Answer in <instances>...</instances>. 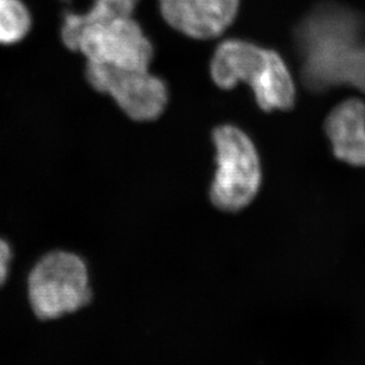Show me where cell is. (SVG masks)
<instances>
[{
	"instance_id": "cell-1",
	"label": "cell",
	"mask_w": 365,
	"mask_h": 365,
	"mask_svg": "<svg viewBox=\"0 0 365 365\" xmlns=\"http://www.w3.org/2000/svg\"><path fill=\"white\" fill-rule=\"evenodd\" d=\"M363 21L352 11L323 5L309 14L295 31L302 58V80L313 93L346 85L349 71L365 41Z\"/></svg>"
},
{
	"instance_id": "cell-2",
	"label": "cell",
	"mask_w": 365,
	"mask_h": 365,
	"mask_svg": "<svg viewBox=\"0 0 365 365\" xmlns=\"http://www.w3.org/2000/svg\"><path fill=\"white\" fill-rule=\"evenodd\" d=\"M212 81L222 89L245 82L253 89L264 112L288 110L294 106L295 86L280 55L242 39H228L215 51L210 66Z\"/></svg>"
},
{
	"instance_id": "cell-3",
	"label": "cell",
	"mask_w": 365,
	"mask_h": 365,
	"mask_svg": "<svg viewBox=\"0 0 365 365\" xmlns=\"http://www.w3.org/2000/svg\"><path fill=\"white\" fill-rule=\"evenodd\" d=\"M28 298L34 314L44 322L80 312L94 298L88 264L69 250L44 254L29 274Z\"/></svg>"
},
{
	"instance_id": "cell-4",
	"label": "cell",
	"mask_w": 365,
	"mask_h": 365,
	"mask_svg": "<svg viewBox=\"0 0 365 365\" xmlns=\"http://www.w3.org/2000/svg\"><path fill=\"white\" fill-rule=\"evenodd\" d=\"M217 171L210 200L222 211L237 212L257 197L261 184L260 159L253 141L232 125L215 128Z\"/></svg>"
},
{
	"instance_id": "cell-5",
	"label": "cell",
	"mask_w": 365,
	"mask_h": 365,
	"mask_svg": "<svg viewBox=\"0 0 365 365\" xmlns=\"http://www.w3.org/2000/svg\"><path fill=\"white\" fill-rule=\"evenodd\" d=\"M76 51L91 63L123 69H144L153 57V46L132 17L95 21L81 29Z\"/></svg>"
},
{
	"instance_id": "cell-6",
	"label": "cell",
	"mask_w": 365,
	"mask_h": 365,
	"mask_svg": "<svg viewBox=\"0 0 365 365\" xmlns=\"http://www.w3.org/2000/svg\"><path fill=\"white\" fill-rule=\"evenodd\" d=\"M86 78L95 91L110 95L126 115L135 121L157 119L169 101L165 82L144 69H123L88 62Z\"/></svg>"
},
{
	"instance_id": "cell-7",
	"label": "cell",
	"mask_w": 365,
	"mask_h": 365,
	"mask_svg": "<svg viewBox=\"0 0 365 365\" xmlns=\"http://www.w3.org/2000/svg\"><path fill=\"white\" fill-rule=\"evenodd\" d=\"M240 0H159L164 21L195 39H212L223 34L239 14Z\"/></svg>"
},
{
	"instance_id": "cell-8",
	"label": "cell",
	"mask_w": 365,
	"mask_h": 365,
	"mask_svg": "<svg viewBox=\"0 0 365 365\" xmlns=\"http://www.w3.org/2000/svg\"><path fill=\"white\" fill-rule=\"evenodd\" d=\"M325 130L338 159L365 168V103L351 98L327 116Z\"/></svg>"
},
{
	"instance_id": "cell-9",
	"label": "cell",
	"mask_w": 365,
	"mask_h": 365,
	"mask_svg": "<svg viewBox=\"0 0 365 365\" xmlns=\"http://www.w3.org/2000/svg\"><path fill=\"white\" fill-rule=\"evenodd\" d=\"M139 0H95L88 12L69 14L62 28V41L68 49L76 51L78 35L85 25L95 21H112L116 18L132 17Z\"/></svg>"
},
{
	"instance_id": "cell-10",
	"label": "cell",
	"mask_w": 365,
	"mask_h": 365,
	"mask_svg": "<svg viewBox=\"0 0 365 365\" xmlns=\"http://www.w3.org/2000/svg\"><path fill=\"white\" fill-rule=\"evenodd\" d=\"M31 26V14L21 0H0V46L21 42Z\"/></svg>"
},
{
	"instance_id": "cell-11",
	"label": "cell",
	"mask_w": 365,
	"mask_h": 365,
	"mask_svg": "<svg viewBox=\"0 0 365 365\" xmlns=\"http://www.w3.org/2000/svg\"><path fill=\"white\" fill-rule=\"evenodd\" d=\"M346 85L365 93V43L356 56L351 69L349 71Z\"/></svg>"
},
{
	"instance_id": "cell-12",
	"label": "cell",
	"mask_w": 365,
	"mask_h": 365,
	"mask_svg": "<svg viewBox=\"0 0 365 365\" xmlns=\"http://www.w3.org/2000/svg\"><path fill=\"white\" fill-rule=\"evenodd\" d=\"M11 260H12L11 246L6 240L0 237V287L6 282L9 277Z\"/></svg>"
}]
</instances>
